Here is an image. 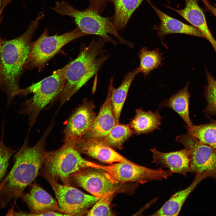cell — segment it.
<instances>
[{
  "label": "cell",
  "instance_id": "1",
  "mask_svg": "<svg viewBox=\"0 0 216 216\" xmlns=\"http://www.w3.org/2000/svg\"><path fill=\"white\" fill-rule=\"evenodd\" d=\"M54 124L51 122L37 142L28 146L27 135L19 150L15 153L14 164L2 180L0 190V207L5 208L13 200L20 197L25 188L38 175L48 152L45 149L46 138Z\"/></svg>",
  "mask_w": 216,
  "mask_h": 216
},
{
  "label": "cell",
  "instance_id": "2",
  "mask_svg": "<svg viewBox=\"0 0 216 216\" xmlns=\"http://www.w3.org/2000/svg\"><path fill=\"white\" fill-rule=\"evenodd\" d=\"M44 16L40 12L36 18L32 21L28 29L21 35L10 40H3L0 63V90L7 97V105L19 95L21 89L19 80L24 66L32 44L33 36L40 20Z\"/></svg>",
  "mask_w": 216,
  "mask_h": 216
},
{
  "label": "cell",
  "instance_id": "3",
  "mask_svg": "<svg viewBox=\"0 0 216 216\" xmlns=\"http://www.w3.org/2000/svg\"><path fill=\"white\" fill-rule=\"evenodd\" d=\"M107 40L99 37L84 48L77 57L66 65L65 82L60 94V107L96 74L108 58L104 47Z\"/></svg>",
  "mask_w": 216,
  "mask_h": 216
},
{
  "label": "cell",
  "instance_id": "4",
  "mask_svg": "<svg viewBox=\"0 0 216 216\" xmlns=\"http://www.w3.org/2000/svg\"><path fill=\"white\" fill-rule=\"evenodd\" d=\"M53 10L62 16L72 18L76 27L83 32L88 35H95L106 39L114 45L117 42L109 34L115 36L121 44L133 48L131 43L122 38L112 21V17H105L100 14L86 8L81 11L72 6L64 1L56 2L55 6L51 8Z\"/></svg>",
  "mask_w": 216,
  "mask_h": 216
},
{
  "label": "cell",
  "instance_id": "5",
  "mask_svg": "<svg viewBox=\"0 0 216 216\" xmlns=\"http://www.w3.org/2000/svg\"><path fill=\"white\" fill-rule=\"evenodd\" d=\"M66 66L54 71L52 75L24 89L19 95L32 93L33 96L22 104L19 113L29 116V131L41 111L63 91L65 82Z\"/></svg>",
  "mask_w": 216,
  "mask_h": 216
},
{
  "label": "cell",
  "instance_id": "6",
  "mask_svg": "<svg viewBox=\"0 0 216 216\" xmlns=\"http://www.w3.org/2000/svg\"><path fill=\"white\" fill-rule=\"evenodd\" d=\"M64 141L58 149L48 152L39 173L44 177H49L70 186L73 174L88 167V160L75 149L71 140Z\"/></svg>",
  "mask_w": 216,
  "mask_h": 216
},
{
  "label": "cell",
  "instance_id": "7",
  "mask_svg": "<svg viewBox=\"0 0 216 216\" xmlns=\"http://www.w3.org/2000/svg\"><path fill=\"white\" fill-rule=\"evenodd\" d=\"M87 35L77 27L70 32L52 36L49 35L48 30L45 29L39 38L32 43L24 69L37 68L39 71H41L46 62L66 44Z\"/></svg>",
  "mask_w": 216,
  "mask_h": 216
},
{
  "label": "cell",
  "instance_id": "8",
  "mask_svg": "<svg viewBox=\"0 0 216 216\" xmlns=\"http://www.w3.org/2000/svg\"><path fill=\"white\" fill-rule=\"evenodd\" d=\"M88 167L105 172L109 178L116 184L134 182L144 184L154 181L162 180L171 176L173 172L170 170H157L131 163H119L103 166L88 161Z\"/></svg>",
  "mask_w": 216,
  "mask_h": 216
},
{
  "label": "cell",
  "instance_id": "9",
  "mask_svg": "<svg viewBox=\"0 0 216 216\" xmlns=\"http://www.w3.org/2000/svg\"><path fill=\"white\" fill-rule=\"evenodd\" d=\"M176 141L190 151L192 172L211 177L216 181V149L200 142L188 132L177 136Z\"/></svg>",
  "mask_w": 216,
  "mask_h": 216
},
{
  "label": "cell",
  "instance_id": "10",
  "mask_svg": "<svg viewBox=\"0 0 216 216\" xmlns=\"http://www.w3.org/2000/svg\"><path fill=\"white\" fill-rule=\"evenodd\" d=\"M45 178L55 194L62 212L67 216H82L99 200L72 187L62 185L48 177Z\"/></svg>",
  "mask_w": 216,
  "mask_h": 216
},
{
  "label": "cell",
  "instance_id": "11",
  "mask_svg": "<svg viewBox=\"0 0 216 216\" xmlns=\"http://www.w3.org/2000/svg\"><path fill=\"white\" fill-rule=\"evenodd\" d=\"M87 168L74 173L72 181L99 199L118 192L117 184L112 182L105 172Z\"/></svg>",
  "mask_w": 216,
  "mask_h": 216
},
{
  "label": "cell",
  "instance_id": "12",
  "mask_svg": "<svg viewBox=\"0 0 216 216\" xmlns=\"http://www.w3.org/2000/svg\"><path fill=\"white\" fill-rule=\"evenodd\" d=\"M95 108L93 101L84 100L67 120L63 130L64 141L80 138L88 131L97 116Z\"/></svg>",
  "mask_w": 216,
  "mask_h": 216
},
{
  "label": "cell",
  "instance_id": "13",
  "mask_svg": "<svg viewBox=\"0 0 216 216\" xmlns=\"http://www.w3.org/2000/svg\"><path fill=\"white\" fill-rule=\"evenodd\" d=\"M71 140L74 148L80 154H86L103 162L110 164L116 162H132L99 140L79 138Z\"/></svg>",
  "mask_w": 216,
  "mask_h": 216
},
{
  "label": "cell",
  "instance_id": "14",
  "mask_svg": "<svg viewBox=\"0 0 216 216\" xmlns=\"http://www.w3.org/2000/svg\"><path fill=\"white\" fill-rule=\"evenodd\" d=\"M113 85L111 79L108 86L107 95L99 113L89 129L81 138L87 140H99L106 136L117 123L114 115L111 101Z\"/></svg>",
  "mask_w": 216,
  "mask_h": 216
},
{
  "label": "cell",
  "instance_id": "15",
  "mask_svg": "<svg viewBox=\"0 0 216 216\" xmlns=\"http://www.w3.org/2000/svg\"><path fill=\"white\" fill-rule=\"evenodd\" d=\"M30 185L29 192L23 193L20 196L30 210L28 216H40L42 213L50 211L62 213L58 201L38 183L34 182Z\"/></svg>",
  "mask_w": 216,
  "mask_h": 216
},
{
  "label": "cell",
  "instance_id": "16",
  "mask_svg": "<svg viewBox=\"0 0 216 216\" xmlns=\"http://www.w3.org/2000/svg\"><path fill=\"white\" fill-rule=\"evenodd\" d=\"M150 150L152 153V163L168 168L173 173L181 174L186 177L187 173L192 172L189 150L184 148L175 152H163L157 150L155 147Z\"/></svg>",
  "mask_w": 216,
  "mask_h": 216
},
{
  "label": "cell",
  "instance_id": "17",
  "mask_svg": "<svg viewBox=\"0 0 216 216\" xmlns=\"http://www.w3.org/2000/svg\"><path fill=\"white\" fill-rule=\"evenodd\" d=\"M146 0L160 20V25L154 26V29L157 31L161 44L166 48L167 47V46L164 42V39L166 36L170 34H182L205 38L202 33L196 28L170 16L156 7L149 0Z\"/></svg>",
  "mask_w": 216,
  "mask_h": 216
},
{
  "label": "cell",
  "instance_id": "18",
  "mask_svg": "<svg viewBox=\"0 0 216 216\" xmlns=\"http://www.w3.org/2000/svg\"><path fill=\"white\" fill-rule=\"evenodd\" d=\"M185 7L181 10L166 6L172 10L198 28L211 43L216 53V40L208 28L206 19L202 9L198 4L199 0H184Z\"/></svg>",
  "mask_w": 216,
  "mask_h": 216
},
{
  "label": "cell",
  "instance_id": "19",
  "mask_svg": "<svg viewBox=\"0 0 216 216\" xmlns=\"http://www.w3.org/2000/svg\"><path fill=\"white\" fill-rule=\"evenodd\" d=\"M196 174L193 181L188 187L173 194L160 209L151 215H178L188 196L197 185L202 180L207 178L206 176L202 174Z\"/></svg>",
  "mask_w": 216,
  "mask_h": 216
},
{
  "label": "cell",
  "instance_id": "20",
  "mask_svg": "<svg viewBox=\"0 0 216 216\" xmlns=\"http://www.w3.org/2000/svg\"><path fill=\"white\" fill-rule=\"evenodd\" d=\"M136 113L129 125L134 134L140 135L159 129L162 117L158 111L153 112L143 111L142 108L136 110Z\"/></svg>",
  "mask_w": 216,
  "mask_h": 216
},
{
  "label": "cell",
  "instance_id": "21",
  "mask_svg": "<svg viewBox=\"0 0 216 216\" xmlns=\"http://www.w3.org/2000/svg\"><path fill=\"white\" fill-rule=\"evenodd\" d=\"M189 83L173 94L168 99L161 102L160 107H168L175 111L184 121L188 127L193 125L190 118L189 106L190 97L188 91Z\"/></svg>",
  "mask_w": 216,
  "mask_h": 216
},
{
  "label": "cell",
  "instance_id": "22",
  "mask_svg": "<svg viewBox=\"0 0 216 216\" xmlns=\"http://www.w3.org/2000/svg\"><path fill=\"white\" fill-rule=\"evenodd\" d=\"M144 0H110L114 6L112 20L118 31L125 28L132 15Z\"/></svg>",
  "mask_w": 216,
  "mask_h": 216
},
{
  "label": "cell",
  "instance_id": "23",
  "mask_svg": "<svg viewBox=\"0 0 216 216\" xmlns=\"http://www.w3.org/2000/svg\"><path fill=\"white\" fill-rule=\"evenodd\" d=\"M140 71L138 68L128 73L124 77L120 86L117 88L113 87L111 101L114 117L116 123L119 122L121 111L127 96L130 85Z\"/></svg>",
  "mask_w": 216,
  "mask_h": 216
},
{
  "label": "cell",
  "instance_id": "24",
  "mask_svg": "<svg viewBox=\"0 0 216 216\" xmlns=\"http://www.w3.org/2000/svg\"><path fill=\"white\" fill-rule=\"evenodd\" d=\"M138 56L140 60V72L146 77L152 70L160 67L163 58L159 49L150 51L146 47H142L139 51Z\"/></svg>",
  "mask_w": 216,
  "mask_h": 216
},
{
  "label": "cell",
  "instance_id": "25",
  "mask_svg": "<svg viewBox=\"0 0 216 216\" xmlns=\"http://www.w3.org/2000/svg\"><path fill=\"white\" fill-rule=\"evenodd\" d=\"M133 134L129 124L118 122L106 136L98 140L112 148L121 149L124 142Z\"/></svg>",
  "mask_w": 216,
  "mask_h": 216
},
{
  "label": "cell",
  "instance_id": "26",
  "mask_svg": "<svg viewBox=\"0 0 216 216\" xmlns=\"http://www.w3.org/2000/svg\"><path fill=\"white\" fill-rule=\"evenodd\" d=\"M188 129L194 138L216 149V121L211 123L193 125Z\"/></svg>",
  "mask_w": 216,
  "mask_h": 216
},
{
  "label": "cell",
  "instance_id": "27",
  "mask_svg": "<svg viewBox=\"0 0 216 216\" xmlns=\"http://www.w3.org/2000/svg\"><path fill=\"white\" fill-rule=\"evenodd\" d=\"M207 84L205 95L207 105L205 111L211 115L216 114V80L207 70H206Z\"/></svg>",
  "mask_w": 216,
  "mask_h": 216
},
{
  "label": "cell",
  "instance_id": "28",
  "mask_svg": "<svg viewBox=\"0 0 216 216\" xmlns=\"http://www.w3.org/2000/svg\"><path fill=\"white\" fill-rule=\"evenodd\" d=\"M0 141V184L5 177L11 156L18 150L6 146L4 142V123Z\"/></svg>",
  "mask_w": 216,
  "mask_h": 216
},
{
  "label": "cell",
  "instance_id": "29",
  "mask_svg": "<svg viewBox=\"0 0 216 216\" xmlns=\"http://www.w3.org/2000/svg\"><path fill=\"white\" fill-rule=\"evenodd\" d=\"M113 194L108 195L99 199L87 214L88 216H111L110 205Z\"/></svg>",
  "mask_w": 216,
  "mask_h": 216
},
{
  "label": "cell",
  "instance_id": "30",
  "mask_svg": "<svg viewBox=\"0 0 216 216\" xmlns=\"http://www.w3.org/2000/svg\"><path fill=\"white\" fill-rule=\"evenodd\" d=\"M89 4L87 8L100 13L104 11L110 0H88Z\"/></svg>",
  "mask_w": 216,
  "mask_h": 216
},
{
  "label": "cell",
  "instance_id": "31",
  "mask_svg": "<svg viewBox=\"0 0 216 216\" xmlns=\"http://www.w3.org/2000/svg\"><path fill=\"white\" fill-rule=\"evenodd\" d=\"M202 1L206 8L216 17V4L212 5L208 0H200Z\"/></svg>",
  "mask_w": 216,
  "mask_h": 216
},
{
  "label": "cell",
  "instance_id": "32",
  "mask_svg": "<svg viewBox=\"0 0 216 216\" xmlns=\"http://www.w3.org/2000/svg\"><path fill=\"white\" fill-rule=\"evenodd\" d=\"M2 42V40L0 38V59H1V54Z\"/></svg>",
  "mask_w": 216,
  "mask_h": 216
},
{
  "label": "cell",
  "instance_id": "33",
  "mask_svg": "<svg viewBox=\"0 0 216 216\" xmlns=\"http://www.w3.org/2000/svg\"><path fill=\"white\" fill-rule=\"evenodd\" d=\"M11 0H5V4H8L9 2Z\"/></svg>",
  "mask_w": 216,
  "mask_h": 216
},
{
  "label": "cell",
  "instance_id": "34",
  "mask_svg": "<svg viewBox=\"0 0 216 216\" xmlns=\"http://www.w3.org/2000/svg\"><path fill=\"white\" fill-rule=\"evenodd\" d=\"M3 187V183L2 182L0 184V190L2 189Z\"/></svg>",
  "mask_w": 216,
  "mask_h": 216
},
{
  "label": "cell",
  "instance_id": "35",
  "mask_svg": "<svg viewBox=\"0 0 216 216\" xmlns=\"http://www.w3.org/2000/svg\"><path fill=\"white\" fill-rule=\"evenodd\" d=\"M1 0H0V8H1Z\"/></svg>",
  "mask_w": 216,
  "mask_h": 216
}]
</instances>
